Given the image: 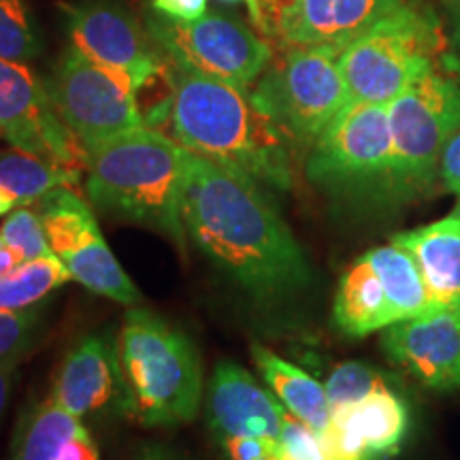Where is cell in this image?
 <instances>
[{
    "mask_svg": "<svg viewBox=\"0 0 460 460\" xmlns=\"http://www.w3.org/2000/svg\"><path fill=\"white\" fill-rule=\"evenodd\" d=\"M335 322L349 337H365L394 324L382 279L365 256L341 278L335 298Z\"/></svg>",
    "mask_w": 460,
    "mask_h": 460,
    "instance_id": "44dd1931",
    "label": "cell"
},
{
    "mask_svg": "<svg viewBox=\"0 0 460 460\" xmlns=\"http://www.w3.org/2000/svg\"><path fill=\"white\" fill-rule=\"evenodd\" d=\"M393 243L418 264L429 309L460 307V205L441 220L394 234Z\"/></svg>",
    "mask_w": 460,
    "mask_h": 460,
    "instance_id": "ac0fdd59",
    "label": "cell"
},
{
    "mask_svg": "<svg viewBox=\"0 0 460 460\" xmlns=\"http://www.w3.org/2000/svg\"><path fill=\"white\" fill-rule=\"evenodd\" d=\"M275 460H329L322 447L318 435L301 420L286 413L281 429L279 454Z\"/></svg>",
    "mask_w": 460,
    "mask_h": 460,
    "instance_id": "f546056e",
    "label": "cell"
},
{
    "mask_svg": "<svg viewBox=\"0 0 460 460\" xmlns=\"http://www.w3.org/2000/svg\"><path fill=\"white\" fill-rule=\"evenodd\" d=\"M337 58L339 51L326 45L281 48L250 90V99L288 139L314 146L349 102Z\"/></svg>",
    "mask_w": 460,
    "mask_h": 460,
    "instance_id": "8992f818",
    "label": "cell"
},
{
    "mask_svg": "<svg viewBox=\"0 0 460 460\" xmlns=\"http://www.w3.org/2000/svg\"><path fill=\"white\" fill-rule=\"evenodd\" d=\"M298 0H256V28L279 48L281 39L296 13Z\"/></svg>",
    "mask_w": 460,
    "mask_h": 460,
    "instance_id": "4dcf8cb0",
    "label": "cell"
},
{
    "mask_svg": "<svg viewBox=\"0 0 460 460\" xmlns=\"http://www.w3.org/2000/svg\"><path fill=\"white\" fill-rule=\"evenodd\" d=\"M439 169L444 186L460 197V130L444 147V154H441L439 160Z\"/></svg>",
    "mask_w": 460,
    "mask_h": 460,
    "instance_id": "d6a6232c",
    "label": "cell"
},
{
    "mask_svg": "<svg viewBox=\"0 0 460 460\" xmlns=\"http://www.w3.org/2000/svg\"><path fill=\"white\" fill-rule=\"evenodd\" d=\"M256 367L261 369L264 382L273 390V394L284 402L292 416L307 424L318 435L326 433L331 424V405L326 399V388H322L314 377L290 365L271 349L262 345H252Z\"/></svg>",
    "mask_w": 460,
    "mask_h": 460,
    "instance_id": "ffe728a7",
    "label": "cell"
},
{
    "mask_svg": "<svg viewBox=\"0 0 460 460\" xmlns=\"http://www.w3.org/2000/svg\"><path fill=\"white\" fill-rule=\"evenodd\" d=\"M393 130L388 105L348 102L315 139L307 177L329 188L390 186Z\"/></svg>",
    "mask_w": 460,
    "mask_h": 460,
    "instance_id": "30bf717a",
    "label": "cell"
},
{
    "mask_svg": "<svg viewBox=\"0 0 460 460\" xmlns=\"http://www.w3.org/2000/svg\"><path fill=\"white\" fill-rule=\"evenodd\" d=\"M62 11L75 48L128 75L137 90L169 75L164 56L152 45L154 39L119 0H82L65 4Z\"/></svg>",
    "mask_w": 460,
    "mask_h": 460,
    "instance_id": "4fadbf2b",
    "label": "cell"
},
{
    "mask_svg": "<svg viewBox=\"0 0 460 460\" xmlns=\"http://www.w3.org/2000/svg\"><path fill=\"white\" fill-rule=\"evenodd\" d=\"M181 216L211 261L256 296H281L309 281L296 239L261 181L190 152Z\"/></svg>",
    "mask_w": 460,
    "mask_h": 460,
    "instance_id": "6da1fadb",
    "label": "cell"
},
{
    "mask_svg": "<svg viewBox=\"0 0 460 460\" xmlns=\"http://www.w3.org/2000/svg\"><path fill=\"white\" fill-rule=\"evenodd\" d=\"M169 66L171 128L199 156L239 169L264 186H292L290 139L250 99V90Z\"/></svg>",
    "mask_w": 460,
    "mask_h": 460,
    "instance_id": "7a4b0ae2",
    "label": "cell"
},
{
    "mask_svg": "<svg viewBox=\"0 0 460 460\" xmlns=\"http://www.w3.org/2000/svg\"><path fill=\"white\" fill-rule=\"evenodd\" d=\"M48 90L58 115L84 149L139 128V90L128 75L92 60L71 43L58 58Z\"/></svg>",
    "mask_w": 460,
    "mask_h": 460,
    "instance_id": "9c48e42d",
    "label": "cell"
},
{
    "mask_svg": "<svg viewBox=\"0 0 460 460\" xmlns=\"http://www.w3.org/2000/svg\"><path fill=\"white\" fill-rule=\"evenodd\" d=\"M51 252L73 279L122 305L141 301V292L115 261L96 217L73 188H58L39 200Z\"/></svg>",
    "mask_w": 460,
    "mask_h": 460,
    "instance_id": "8fae6325",
    "label": "cell"
},
{
    "mask_svg": "<svg viewBox=\"0 0 460 460\" xmlns=\"http://www.w3.org/2000/svg\"><path fill=\"white\" fill-rule=\"evenodd\" d=\"M137 460H154V458L149 456V454H146V456H141V458H137Z\"/></svg>",
    "mask_w": 460,
    "mask_h": 460,
    "instance_id": "f35d334b",
    "label": "cell"
},
{
    "mask_svg": "<svg viewBox=\"0 0 460 460\" xmlns=\"http://www.w3.org/2000/svg\"><path fill=\"white\" fill-rule=\"evenodd\" d=\"M15 367L17 365H11V362H0V416H3L4 405H7L11 384H13L15 377Z\"/></svg>",
    "mask_w": 460,
    "mask_h": 460,
    "instance_id": "e575fe53",
    "label": "cell"
},
{
    "mask_svg": "<svg viewBox=\"0 0 460 460\" xmlns=\"http://www.w3.org/2000/svg\"><path fill=\"white\" fill-rule=\"evenodd\" d=\"M444 54V31L435 11L405 3L339 51L349 102L390 105L413 82L435 71Z\"/></svg>",
    "mask_w": 460,
    "mask_h": 460,
    "instance_id": "5b68a950",
    "label": "cell"
},
{
    "mask_svg": "<svg viewBox=\"0 0 460 460\" xmlns=\"http://www.w3.org/2000/svg\"><path fill=\"white\" fill-rule=\"evenodd\" d=\"M82 172L15 147L0 152V186L20 205L39 203L58 188H75L82 181Z\"/></svg>",
    "mask_w": 460,
    "mask_h": 460,
    "instance_id": "603a6c76",
    "label": "cell"
},
{
    "mask_svg": "<svg viewBox=\"0 0 460 460\" xmlns=\"http://www.w3.org/2000/svg\"><path fill=\"white\" fill-rule=\"evenodd\" d=\"M51 399L79 420L109 405L128 416L130 394L119 362V341L111 331L82 339L66 354Z\"/></svg>",
    "mask_w": 460,
    "mask_h": 460,
    "instance_id": "9a60e30c",
    "label": "cell"
},
{
    "mask_svg": "<svg viewBox=\"0 0 460 460\" xmlns=\"http://www.w3.org/2000/svg\"><path fill=\"white\" fill-rule=\"evenodd\" d=\"M152 7L169 20L190 22L205 13L207 0H152Z\"/></svg>",
    "mask_w": 460,
    "mask_h": 460,
    "instance_id": "836d02e7",
    "label": "cell"
},
{
    "mask_svg": "<svg viewBox=\"0 0 460 460\" xmlns=\"http://www.w3.org/2000/svg\"><path fill=\"white\" fill-rule=\"evenodd\" d=\"M9 460H101L77 416L51 399L39 401L17 422Z\"/></svg>",
    "mask_w": 460,
    "mask_h": 460,
    "instance_id": "d6986e66",
    "label": "cell"
},
{
    "mask_svg": "<svg viewBox=\"0 0 460 460\" xmlns=\"http://www.w3.org/2000/svg\"><path fill=\"white\" fill-rule=\"evenodd\" d=\"M71 279L58 256L22 262L15 271L0 278V309H26Z\"/></svg>",
    "mask_w": 460,
    "mask_h": 460,
    "instance_id": "d4e9b609",
    "label": "cell"
},
{
    "mask_svg": "<svg viewBox=\"0 0 460 460\" xmlns=\"http://www.w3.org/2000/svg\"><path fill=\"white\" fill-rule=\"evenodd\" d=\"M365 261L382 279L393 320H410L429 309V295L422 273L413 258L399 245H384L367 252Z\"/></svg>",
    "mask_w": 460,
    "mask_h": 460,
    "instance_id": "7402d4cb",
    "label": "cell"
},
{
    "mask_svg": "<svg viewBox=\"0 0 460 460\" xmlns=\"http://www.w3.org/2000/svg\"><path fill=\"white\" fill-rule=\"evenodd\" d=\"M224 3H243V4H247V9H250V17H252V22H256V15H258L256 0H224Z\"/></svg>",
    "mask_w": 460,
    "mask_h": 460,
    "instance_id": "74e56055",
    "label": "cell"
},
{
    "mask_svg": "<svg viewBox=\"0 0 460 460\" xmlns=\"http://www.w3.org/2000/svg\"><path fill=\"white\" fill-rule=\"evenodd\" d=\"M0 241L20 252L24 262L34 261V258L56 256L51 252L43 217L39 211L31 209V205H20L11 211L7 220L0 226Z\"/></svg>",
    "mask_w": 460,
    "mask_h": 460,
    "instance_id": "4316f807",
    "label": "cell"
},
{
    "mask_svg": "<svg viewBox=\"0 0 460 460\" xmlns=\"http://www.w3.org/2000/svg\"><path fill=\"white\" fill-rule=\"evenodd\" d=\"M190 149L149 126L85 149V192L107 214L158 228L183 247L181 216Z\"/></svg>",
    "mask_w": 460,
    "mask_h": 460,
    "instance_id": "3957f363",
    "label": "cell"
},
{
    "mask_svg": "<svg viewBox=\"0 0 460 460\" xmlns=\"http://www.w3.org/2000/svg\"><path fill=\"white\" fill-rule=\"evenodd\" d=\"M15 207H20V200H17L13 194H9L7 190L0 186V216H9Z\"/></svg>",
    "mask_w": 460,
    "mask_h": 460,
    "instance_id": "8d00e7d4",
    "label": "cell"
},
{
    "mask_svg": "<svg viewBox=\"0 0 460 460\" xmlns=\"http://www.w3.org/2000/svg\"><path fill=\"white\" fill-rule=\"evenodd\" d=\"M354 418L365 437L371 458L390 456L399 450L407 430V410L399 396H394L388 388L377 390L354 405Z\"/></svg>",
    "mask_w": 460,
    "mask_h": 460,
    "instance_id": "cb8c5ba5",
    "label": "cell"
},
{
    "mask_svg": "<svg viewBox=\"0 0 460 460\" xmlns=\"http://www.w3.org/2000/svg\"><path fill=\"white\" fill-rule=\"evenodd\" d=\"M224 446L230 460H275L279 454V441L264 437H228Z\"/></svg>",
    "mask_w": 460,
    "mask_h": 460,
    "instance_id": "1f68e13d",
    "label": "cell"
},
{
    "mask_svg": "<svg viewBox=\"0 0 460 460\" xmlns=\"http://www.w3.org/2000/svg\"><path fill=\"white\" fill-rule=\"evenodd\" d=\"M393 130L390 192L418 194L433 186L441 154L460 130V84L439 66L388 105Z\"/></svg>",
    "mask_w": 460,
    "mask_h": 460,
    "instance_id": "52a82bcc",
    "label": "cell"
},
{
    "mask_svg": "<svg viewBox=\"0 0 460 460\" xmlns=\"http://www.w3.org/2000/svg\"><path fill=\"white\" fill-rule=\"evenodd\" d=\"M22 262H24V258H22L20 252L13 250V247H7V245L0 247V278H4V275H9L11 271H15Z\"/></svg>",
    "mask_w": 460,
    "mask_h": 460,
    "instance_id": "d590c367",
    "label": "cell"
},
{
    "mask_svg": "<svg viewBox=\"0 0 460 460\" xmlns=\"http://www.w3.org/2000/svg\"><path fill=\"white\" fill-rule=\"evenodd\" d=\"M324 388L331 411H335L341 407L358 405L367 396L386 388V382L376 369L362 365V362H343L331 373Z\"/></svg>",
    "mask_w": 460,
    "mask_h": 460,
    "instance_id": "83f0119b",
    "label": "cell"
},
{
    "mask_svg": "<svg viewBox=\"0 0 460 460\" xmlns=\"http://www.w3.org/2000/svg\"><path fill=\"white\" fill-rule=\"evenodd\" d=\"M0 137L20 152L85 171V149L51 102L48 84L28 65L0 58Z\"/></svg>",
    "mask_w": 460,
    "mask_h": 460,
    "instance_id": "7c38bea8",
    "label": "cell"
},
{
    "mask_svg": "<svg viewBox=\"0 0 460 460\" xmlns=\"http://www.w3.org/2000/svg\"><path fill=\"white\" fill-rule=\"evenodd\" d=\"M286 411L243 367L224 360L209 384V420L224 439L264 437L281 439Z\"/></svg>",
    "mask_w": 460,
    "mask_h": 460,
    "instance_id": "2e32d148",
    "label": "cell"
},
{
    "mask_svg": "<svg viewBox=\"0 0 460 460\" xmlns=\"http://www.w3.org/2000/svg\"><path fill=\"white\" fill-rule=\"evenodd\" d=\"M43 309H0V362L17 365L37 341Z\"/></svg>",
    "mask_w": 460,
    "mask_h": 460,
    "instance_id": "f1b7e54d",
    "label": "cell"
},
{
    "mask_svg": "<svg viewBox=\"0 0 460 460\" xmlns=\"http://www.w3.org/2000/svg\"><path fill=\"white\" fill-rule=\"evenodd\" d=\"M402 4L405 0H298L279 48L326 45L341 51Z\"/></svg>",
    "mask_w": 460,
    "mask_h": 460,
    "instance_id": "e0dca14e",
    "label": "cell"
},
{
    "mask_svg": "<svg viewBox=\"0 0 460 460\" xmlns=\"http://www.w3.org/2000/svg\"><path fill=\"white\" fill-rule=\"evenodd\" d=\"M119 362L130 418L160 427L197 416L200 362L186 332L149 309H130L119 335Z\"/></svg>",
    "mask_w": 460,
    "mask_h": 460,
    "instance_id": "277c9868",
    "label": "cell"
},
{
    "mask_svg": "<svg viewBox=\"0 0 460 460\" xmlns=\"http://www.w3.org/2000/svg\"><path fill=\"white\" fill-rule=\"evenodd\" d=\"M382 348L424 386L460 388V307L427 309L394 322L384 331Z\"/></svg>",
    "mask_w": 460,
    "mask_h": 460,
    "instance_id": "5bb4252c",
    "label": "cell"
},
{
    "mask_svg": "<svg viewBox=\"0 0 460 460\" xmlns=\"http://www.w3.org/2000/svg\"><path fill=\"white\" fill-rule=\"evenodd\" d=\"M147 32L163 51L166 65L243 90H250L273 60V45L267 37L222 11H205L190 22L149 15Z\"/></svg>",
    "mask_w": 460,
    "mask_h": 460,
    "instance_id": "ba28073f",
    "label": "cell"
},
{
    "mask_svg": "<svg viewBox=\"0 0 460 460\" xmlns=\"http://www.w3.org/2000/svg\"><path fill=\"white\" fill-rule=\"evenodd\" d=\"M43 51V39L28 0H0V58L28 65Z\"/></svg>",
    "mask_w": 460,
    "mask_h": 460,
    "instance_id": "484cf974",
    "label": "cell"
}]
</instances>
